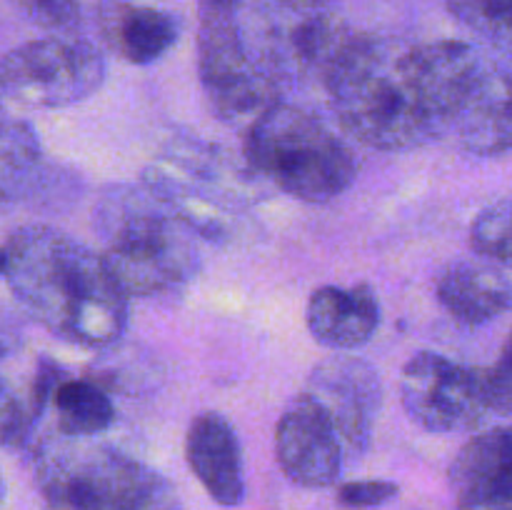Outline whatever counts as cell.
<instances>
[{
	"label": "cell",
	"mask_w": 512,
	"mask_h": 510,
	"mask_svg": "<svg viewBox=\"0 0 512 510\" xmlns=\"http://www.w3.org/2000/svg\"><path fill=\"white\" fill-rule=\"evenodd\" d=\"M460 23L512 53V0H448Z\"/></svg>",
	"instance_id": "21"
},
{
	"label": "cell",
	"mask_w": 512,
	"mask_h": 510,
	"mask_svg": "<svg viewBox=\"0 0 512 510\" xmlns=\"http://www.w3.org/2000/svg\"><path fill=\"white\" fill-rule=\"evenodd\" d=\"M380 318V303L368 285H323L310 295L305 308L310 335L333 350H355L368 343Z\"/></svg>",
	"instance_id": "15"
},
{
	"label": "cell",
	"mask_w": 512,
	"mask_h": 510,
	"mask_svg": "<svg viewBox=\"0 0 512 510\" xmlns=\"http://www.w3.org/2000/svg\"><path fill=\"white\" fill-rule=\"evenodd\" d=\"M400 398L408 418L428 433H465L490 410L485 370L423 350L405 363Z\"/></svg>",
	"instance_id": "9"
},
{
	"label": "cell",
	"mask_w": 512,
	"mask_h": 510,
	"mask_svg": "<svg viewBox=\"0 0 512 510\" xmlns=\"http://www.w3.org/2000/svg\"><path fill=\"white\" fill-rule=\"evenodd\" d=\"M100 255L128 298H153L180 288L200 270V238L158 193L113 185L93 213Z\"/></svg>",
	"instance_id": "3"
},
{
	"label": "cell",
	"mask_w": 512,
	"mask_h": 510,
	"mask_svg": "<svg viewBox=\"0 0 512 510\" xmlns=\"http://www.w3.org/2000/svg\"><path fill=\"white\" fill-rule=\"evenodd\" d=\"M38 490L45 510H180L165 475L105 445L50 450L38 463Z\"/></svg>",
	"instance_id": "5"
},
{
	"label": "cell",
	"mask_w": 512,
	"mask_h": 510,
	"mask_svg": "<svg viewBox=\"0 0 512 510\" xmlns=\"http://www.w3.org/2000/svg\"><path fill=\"white\" fill-rule=\"evenodd\" d=\"M198 75L215 118L248 130L280 103V83L245 43L235 13L200 10Z\"/></svg>",
	"instance_id": "6"
},
{
	"label": "cell",
	"mask_w": 512,
	"mask_h": 510,
	"mask_svg": "<svg viewBox=\"0 0 512 510\" xmlns=\"http://www.w3.org/2000/svg\"><path fill=\"white\" fill-rule=\"evenodd\" d=\"M3 95L18 108H68L105 80V58L90 40L50 35L8 50L0 68Z\"/></svg>",
	"instance_id": "7"
},
{
	"label": "cell",
	"mask_w": 512,
	"mask_h": 510,
	"mask_svg": "<svg viewBox=\"0 0 512 510\" xmlns=\"http://www.w3.org/2000/svg\"><path fill=\"white\" fill-rule=\"evenodd\" d=\"M485 385H488L490 410L495 413H512V330L505 340L500 358L490 368H485Z\"/></svg>",
	"instance_id": "24"
},
{
	"label": "cell",
	"mask_w": 512,
	"mask_h": 510,
	"mask_svg": "<svg viewBox=\"0 0 512 510\" xmlns=\"http://www.w3.org/2000/svg\"><path fill=\"white\" fill-rule=\"evenodd\" d=\"M60 433L68 438H90L108 430L115 420L110 395L100 383L85 378H65L53 395Z\"/></svg>",
	"instance_id": "18"
},
{
	"label": "cell",
	"mask_w": 512,
	"mask_h": 510,
	"mask_svg": "<svg viewBox=\"0 0 512 510\" xmlns=\"http://www.w3.org/2000/svg\"><path fill=\"white\" fill-rule=\"evenodd\" d=\"M458 510H512V428H495L460 448L450 465Z\"/></svg>",
	"instance_id": "12"
},
{
	"label": "cell",
	"mask_w": 512,
	"mask_h": 510,
	"mask_svg": "<svg viewBox=\"0 0 512 510\" xmlns=\"http://www.w3.org/2000/svg\"><path fill=\"white\" fill-rule=\"evenodd\" d=\"M483 70L468 43H405L358 33L325 80L340 128L383 153L413 150L453 130Z\"/></svg>",
	"instance_id": "1"
},
{
	"label": "cell",
	"mask_w": 512,
	"mask_h": 510,
	"mask_svg": "<svg viewBox=\"0 0 512 510\" xmlns=\"http://www.w3.org/2000/svg\"><path fill=\"white\" fill-rule=\"evenodd\" d=\"M43 173V145L33 125L25 120L5 118L3 125V200L25 198Z\"/></svg>",
	"instance_id": "19"
},
{
	"label": "cell",
	"mask_w": 512,
	"mask_h": 510,
	"mask_svg": "<svg viewBox=\"0 0 512 510\" xmlns=\"http://www.w3.org/2000/svg\"><path fill=\"white\" fill-rule=\"evenodd\" d=\"M275 453L283 473L303 488H325L340 478L350 453L333 415L308 390L280 415Z\"/></svg>",
	"instance_id": "10"
},
{
	"label": "cell",
	"mask_w": 512,
	"mask_h": 510,
	"mask_svg": "<svg viewBox=\"0 0 512 510\" xmlns=\"http://www.w3.org/2000/svg\"><path fill=\"white\" fill-rule=\"evenodd\" d=\"M305 390L335 418L350 460L360 458L373 440L375 415L383 403V388L373 365L353 355H333L315 365Z\"/></svg>",
	"instance_id": "11"
},
{
	"label": "cell",
	"mask_w": 512,
	"mask_h": 510,
	"mask_svg": "<svg viewBox=\"0 0 512 510\" xmlns=\"http://www.w3.org/2000/svg\"><path fill=\"white\" fill-rule=\"evenodd\" d=\"M103 33L115 53L133 65H150L163 58L178 40V20L170 13L145 5L108 0L103 5Z\"/></svg>",
	"instance_id": "17"
},
{
	"label": "cell",
	"mask_w": 512,
	"mask_h": 510,
	"mask_svg": "<svg viewBox=\"0 0 512 510\" xmlns=\"http://www.w3.org/2000/svg\"><path fill=\"white\" fill-rule=\"evenodd\" d=\"M355 35L325 8V0H283L255 58L278 83L303 80L325 85Z\"/></svg>",
	"instance_id": "8"
},
{
	"label": "cell",
	"mask_w": 512,
	"mask_h": 510,
	"mask_svg": "<svg viewBox=\"0 0 512 510\" xmlns=\"http://www.w3.org/2000/svg\"><path fill=\"white\" fill-rule=\"evenodd\" d=\"M458 143L468 153L495 158L512 153V73L485 68L475 78L453 123Z\"/></svg>",
	"instance_id": "14"
},
{
	"label": "cell",
	"mask_w": 512,
	"mask_h": 510,
	"mask_svg": "<svg viewBox=\"0 0 512 510\" xmlns=\"http://www.w3.org/2000/svg\"><path fill=\"white\" fill-rule=\"evenodd\" d=\"M3 278L28 318L68 343L110 348L128 330V293L103 255L48 225L5 238Z\"/></svg>",
	"instance_id": "2"
},
{
	"label": "cell",
	"mask_w": 512,
	"mask_h": 510,
	"mask_svg": "<svg viewBox=\"0 0 512 510\" xmlns=\"http://www.w3.org/2000/svg\"><path fill=\"white\" fill-rule=\"evenodd\" d=\"M15 3L25 18L55 33H68L80 20L78 0H15Z\"/></svg>",
	"instance_id": "22"
},
{
	"label": "cell",
	"mask_w": 512,
	"mask_h": 510,
	"mask_svg": "<svg viewBox=\"0 0 512 510\" xmlns=\"http://www.w3.org/2000/svg\"><path fill=\"white\" fill-rule=\"evenodd\" d=\"M250 170L303 203L340 198L358 178L350 145L325 120L295 103H275L245 130Z\"/></svg>",
	"instance_id": "4"
},
{
	"label": "cell",
	"mask_w": 512,
	"mask_h": 510,
	"mask_svg": "<svg viewBox=\"0 0 512 510\" xmlns=\"http://www.w3.org/2000/svg\"><path fill=\"white\" fill-rule=\"evenodd\" d=\"M475 255L512 270V198L488 205L470 225Z\"/></svg>",
	"instance_id": "20"
},
{
	"label": "cell",
	"mask_w": 512,
	"mask_h": 510,
	"mask_svg": "<svg viewBox=\"0 0 512 510\" xmlns=\"http://www.w3.org/2000/svg\"><path fill=\"white\" fill-rule=\"evenodd\" d=\"M243 0H200V10H223V13H235Z\"/></svg>",
	"instance_id": "25"
},
{
	"label": "cell",
	"mask_w": 512,
	"mask_h": 510,
	"mask_svg": "<svg viewBox=\"0 0 512 510\" xmlns=\"http://www.w3.org/2000/svg\"><path fill=\"white\" fill-rule=\"evenodd\" d=\"M185 458L215 503L233 508L245 498L240 440L223 413L195 415L185 435Z\"/></svg>",
	"instance_id": "13"
},
{
	"label": "cell",
	"mask_w": 512,
	"mask_h": 510,
	"mask_svg": "<svg viewBox=\"0 0 512 510\" xmlns=\"http://www.w3.org/2000/svg\"><path fill=\"white\" fill-rule=\"evenodd\" d=\"M440 305L463 325H485L512 310V283L485 258L455 260L438 278Z\"/></svg>",
	"instance_id": "16"
},
{
	"label": "cell",
	"mask_w": 512,
	"mask_h": 510,
	"mask_svg": "<svg viewBox=\"0 0 512 510\" xmlns=\"http://www.w3.org/2000/svg\"><path fill=\"white\" fill-rule=\"evenodd\" d=\"M398 495V485L390 480H353L338 488V503L345 510H370L390 503Z\"/></svg>",
	"instance_id": "23"
}]
</instances>
